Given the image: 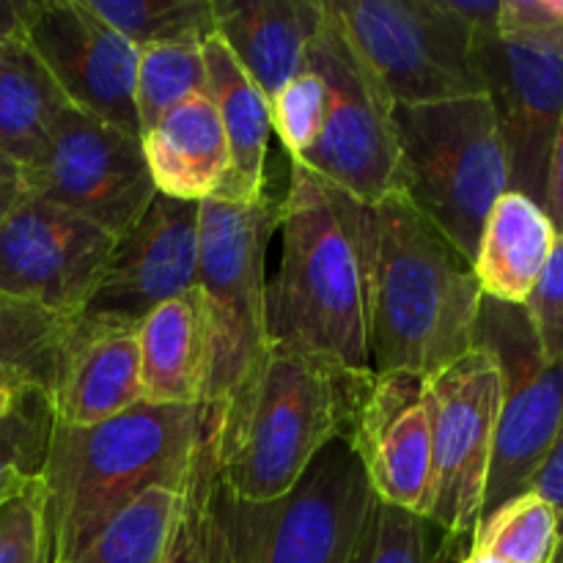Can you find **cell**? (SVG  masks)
I'll return each mask as SVG.
<instances>
[{"label":"cell","instance_id":"1","mask_svg":"<svg viewBox=\"0 0 563 563\" xmlns=\"http://www.w3.org/2000/svg\"><path fill=\"white\" fill-rule=\"evenodd\" d=\"M280 269L267 280L269 346L341 374H372L363 203L291 163Z\"/></svg>","mask_w":563,"mask_h":563},{"label":"cell","instance_id":"2","mask_svg":"<svg viewBox=\"0 0 563 563\" xmlns=\"http://www.w3.org/2000/svg\"><path fill=\"white\" fill-rule=\"evenodd\" d=\"M220 407L141 405L93 427L55 423L42 484L53 563L75 561L148 489L185 493Z\"/></svg>","mask_w":563,"mask_h":563},{"label":"cell","instance_id":"3","mask_svg":"<svg viewBox=\"0 0 563 563\" xmlns=\"http://www.w3.org/2000/svg\"><path fill=\"white\" fill-rule=\"evenodd\" d=\"M374 374L432 379L476 350L482 289L462 253L405 196L363 203Z\"/></svg>","mask_w":563,"mask_h":563},{"label":"cell","instance_id":"4","mask_svg":"<svg viewBox=\"0 0 563 563\" xmlns=\"http://www.w3.org/2000/svg\"><path fill=\"white\" fill-rule=\"evenodd\" d=\"M352 383V374L267 346L251 379L220 407L214 454L225 493L242 504L289 495L313 460L344 438Z\"/></svg>","mask_w":563,"mask_h":563},{"label":"cell","instance_id":"5","mask_svg":"<svg viewBox=\"0 0 563 563\" xmlns=\"http://www.w3.org/2000/svg\"><path fill=\"white\" fill-rule=\"evenodd\" d=\"M399 196L467 264L493 203L509 190V154L487 93L432 104H394Z\"/></svg>","mask_w":563,"mask_h":563},{"label":"cell","instance_id":"6","mask_svg":"<svg viewBox=\"0 0 563 563\" xmlns=\"http://www.w3.org/2000/svg\"><path fill=\"white\" fill-rule=\"evenodd\" d=\"M355 451L333 440L289 495L273 504H242L212 487L223 563H355L374 506Z\"/></svg>","mask_w":563,"mask_h":563},{"label":"cell","instance_id":"7","mask_svg":"<svg viewBox=\"0 0 563 563\" xmlns=\"http://www.w3.org/2000/svg\"><path fill=\"white\" fill-rule=\"evenodd\" d=\"M473 47L509 154V190L544 207L563 119V0H500L498 31L476 33Z\"/></svg>","mask_w":563,"mask_h":563},{"label":"cell","instance_id":"8","mask_svg":"<svg viewBox=\"0 0 563 563\" xmlns=\"http://www.w3.org/2000/svg\"><path fill=\"white\" fill-rule=\"evenodd\" d=\"M284 198L247 201L214 196L198 212V275L214 330V368L207 405L223 407L267 355V258L280 229Z\"/></svg>","mask_w":563,"mask_h":563},{"label":"cell","instance_id":"9","mask_svg":"<svg viewBox=\"0 0 563 563\" xmlns=\"http://www.w3.org/2000/svg\"><path fill=\"white\" fill-rule=\"evenodd\" d=\"M322 5V22L308 44L306 66L328 88V115L317 146L291 163L372 207L399 192L394 99L357 53L328 0Z\"/></svg>","mask_w":563,"mask_h":563},{"label":"cell","instance_id":"10","mask_svg":"<svg viewBox=\"0 0 563 563\" xmlns=\"http://www.w3.org/2000/svg\"><path fill=\"white\" fill-rule=\"evenodd\" d=\"M394 104L484 93L473 27L449 0H328Z\"/></svg>","mask_w":563,"mask_h":563},{"label":"cell","instance_id":"11","mask_svg":"<svg viewBox=\"0 0 563 563\" xmlns=\"http://www.w3.org/2000/svg\"><path fill=\"white\" fill-rule=\"evenodd\" d=\"M476 346L500 372V418L482 517L528 493L563 423V357L544 361L522 306L482 297Z\"/></svg>","mask_w":563,"mask_h":563},{"label":"cell","instance_id":"12","mask_svg":"<svg viewBox=\"0 0 563 563\" xmlns=\"http://www.w3.org/2000/svg\"><path fill=\"white\" fill-rule=\"evenodd\" d=\"M27 190L49 203L124 236L154 201L141 137L108 121L66 108L42 154L25 168Z\"/></svg>","mask_w":563,"mask_h":563},{"label":"cell","instance_id":"13","mask_svg":"<svg viewBox=\"0 0 563 563\" xmlns=\"http://www.w3.org/2000/svg\"><path fill=\"white\" fill-rule=\"evenodd\" d=\"M500 399L498 366L478 346L429 379L432 509L427 520L449 542L473 537L482 520Z\"/></svg>","mask_w":563,"mask_h":563},{"label":"cell","instance_id":"14","mask_svg":"<svg viewBox=\"0 0 563 563\" xmlns=\"http://www.w3.org/2000/svg\"><path fill=\"white\" fill-rule=\"evenodd\" d=\"M113 247L97 223L27 192L0 220V291L77 322Z\"/></svg>","mask_w":563,"mask_h":563},{"label":"cell","instance_id":"15","mask_svg":"<svg viewBox=\"0 0 563 563\" xmlns=\"http://www.w3.org/2000/svg\"><path fill=\"white\" fill-rule=\"evenodd\" d=\"M22 38L71 108L141 137L135 108L141 49L99 20L86 0H25Z\"/></svg>","mask_w":563,"mask_h":563},{"label":"cell","instance_id":"16","mask_svg":"<svg viewBox=\"0 0 563 563\" xmlns=\"http://www.w3.org/2000/svg\"><path fill=\"white\" fill-rule=\"evenodd\" d=\"M344 440L379 504L429 517L432 509V401L416 374H363L352 383Z\"/></svg>","mask_w":563,"mask_h":563},{"label":"cell","instance_id":"17","mask_svg":"<svg viewBox=\"0 0 563 563\" xmlns=\"http://www.w3.org/2000/svg\"><path fill=\"white\" fill-rule=\"evenodd\" d=\"M201 203L154 196L143 218L115 240L82 319L137 328L163 302L196 286Z\"/></svg>","mask_w":563,"mask_h":563},{"label":"cell","instance_id":"18","mask_svg":"<svg viewBox=\"0 0 563 563\" xmlns=\"http://www.w3.org/2000/svg\"><path fill=\"white\" fill-rule=\"evenodd\" d=\"M49 401L64 427H93L141 405L137 328L77 319Z\"/></svg>","mask_w":563,"mask_h":563},{"label":"cell","instance_id":"19","mask_svg":"<svg viewBox=\"0 0 563 563\" xmlns=\"http://www.w3.org/2000/svg\"><path fill=\"white\" fill-rule=\"evenodd\" d=\"M143 401L207 405L214 368V330L198 286L163 302L137 324Z\"/></svg>","mask_w":563,"mask_h":563},{"label":"cell","instance_id":"20","mask_svg":"<svg viewBox=\"0 0 563 563\" xmlns=\"http://www.w3.org/2000/svg\"><path fill=\"white\" fill-rule=\"evenodd\" d=\"M322 11V0H214V31L273 102L306 66Z\"/></svg>","mask_w":563,"mask_h":563},{"label":"cell","instance_id":"21","mask_svg":"<svg viewBox=\"0 0 563 563\" xmlns=\"http://www.w3.org/2000/svg\"><path fill=\"white\" fill-rule=\"evenodd\" d=\"M154 190L174 201L203 203L220 192L231 170L229 141L207 93L165 113L141 137Z\"/></svg>","mask_w":563,"mask_h":563},{"label":"cell","instance_id":"22","mask_svg":"<svg viewBox=\"0 0 563 563\" xmlns=\"http://www.w3.org/2000/svg\"><path fill=\"white\" fill-rule=\"evenodd\" d=\"M201 53L207 69V97L218 110L231 154V170L218 196L234 201L264 196L269 190L267 152L273 135L267 97L225 47L218 31L203 36Z\"/></svg>","mask_w":563,"mask_h":563},{"label":"cell","instance_id":"23","mask_svg":"<svg viewBox=\"0 0 563 563\" xmlns=\"http://www.w3.org/2000/svg\"><path fill=\"white\" fill-rule=\"evenodd\" d=\"M559 231L548 209L517 190H506L489 209L471 269L484 297L522 306L537 286Z\"/></svg>","mask_w":563,"mask_h":563},{"label":"cell","instance_id":"24","mask_svg":"<svg viewBox=\"0 0 563 563\" xmlns=\"http://www.w3.org/2000/svg\"><path fill=\"white\" fill-rule=\"evenodd\" d=\"M66 108L69 102L25 38L0 47V154L25 170Z\"/></svg>","mask_w":563,"mask_h":563},{"label":"cell","instance_id":"25","mask_svg":"<svg viewBox=\"0 0 563 563\" xmlns=\"http://www.w3.org/2000/svg\"><path fill=\"white\" fill-rule=\"evenodd\" d=\"M75 322L0 291V388L53 394Z\"/></svg>","mask_w":563,"mask_h":563},{"label":"cell","instance_id":"26","mask_svg":"<svg viewBox=\"0 0 563 563\" xmlns=\"http://www.w3.org/2000/svg\"><path fill=\"white\" fill-rule=\"evenodd\" d=\"M471 548L506 563H559L563 550L559 509L533 489L515 495L478 520Z\"/></svg>","mask_w":563,"mask_h":563},{"label":"cell","instance_id":"27","mask_svg":"<svg viewBox=\"0 0 563 563\" xmlns=\"http://www.w3.org/2000/svg\"><path fill=\"white\" fill-rule=\"evenodd\" d=\"M181 509L185 493L148 489L69 563H163Z\"/></svg>","mask_w":563,"mask_h":563},{"label":"cell","instance_id":"28","mask_svg":"<svg viewBox=\"0 0 563 563\" xmlns=\"http://www.w3.org/2000/svg\"><path fill=\"white\" fill-rule=\"evenodd\" d=\"M86 5L137 49L201 42L214 31V0H86Z\"/></svg>","mask_w":563,"mask_h":563},{"label":"cell","instance_id":"29","mask_svg":"<svg viewBox=\"0 0 563 563\" xmlns=\"http://www.w3.org/2000/svg\"><path fill=\"white\" fill-rule=\"evenodd\" d=\"M203 42V38H201ZM201 42H174L143 47L137 55L135 108L143 132L187 99L207 93Z\"/></svg>","mask_w":563,"mask_h":563},{"label":"cell","instance_id":"30","mask_svg":"<svg viewBox=\"0 0 563 563\" xmlns=\"http://www.w3.org/2000/svg\"><path fill=\"white\" fill-rule=\"evenodd\" d=\"M53 427L49 394L20 390L11 412L0 421V506L42 482Z\"/></svg>","mask_w":563,"mask_h":563},{"label":"cell","instance_id":"31","mask_svg":"<svg viewBox=\"0 0 563 563\" xmlns=\"http://www.w3.org/2000/svg\"><path fill=\"white\" fill-rule=\"evenodd\" d=\"M214 434H218V427L209 434L201 456H198L196 471L185 489V509H181L179 526H176L163 563H223L212 511V487L218 482Z\"/></svg>","mask_w":563,"mask_h":563},{"label":"cell","instance_id":"32","mask_svg":"<svg viewBox=\"0 0 563 563\" xmlns=\"http://www.w3.org/2000/svg\"><path fill=\"white\" fill-rule=\"evenodd\" d=\"M432 531L427 517L374 500L355 563H434Z\"/></svg>","mask_w":563,"mask_h":563},{"label":"cell","instance_id":"33","mask_svg":"<svg viewBox=\"0 0 563 563\" xmlns=\"http://www.w3.org/2000/svg\"><path fill=\"white\" fill-rule=\"evenodd\" d=\"M273 132L280 137V146L289 159H300L302 154L317 146L322 135L324 115H328V88L313 69L302 66L300 75L291 77L269 102Z\"/></svg>","mask_w":563,"mask_h":563},{"label":"cell","instance_id":"34","mask_svg":"<svg viewBox=\"0 0 563 563\" xmlns=\"http://www.w3.org/2000/svg\"><path fill=\"white\" fill-rule=\"evenodd\" d=\"M0 563H53L42 482L0 506Z\"/></svg>","mask_w":563,"mask_h":563},{"label":"cell","instance_id":"35","mask_svg":"<svg viewBox=\"0 0 563 563\" xmlns=\"http://www.w3.org/2000/svg\"><path fill=\"white\" fill-rule=\"evenodd\" d=\"M522 308H526L544 361L563 357V234L555 240L553 253Z\"/></svg>","mask_w":563,"mask_h":563},{"label":"cell","instance_id":"36","mask_svg":"<svg viewBox=\"0 0 563 563\" xmlns=\"http://www.w3.org/2000/svg\"><path fill=\"white\" fill-rule=\"evenodd\" d=\"M528 489H533V493H539L542 498H548L550 504L559 509L561 533H563V423L559 429V438H555L553 449H550V454L544 456L542 467H539V473L533 476L531 487ZM561 561H563V550H561Z\"/></svg>","mask_w":563,"mask_h":563},{"label":"cell","instance_id":"37","mask_svg":"<svg viewBox=\"0 0 563 563\" xmlns=\"http://www.w3.org/2000/svg\"><path fill=\"white\" fill-rule=\"evenodd\" d=\"M544 209H548L555 231L563 234V119L559 126V135H555L553 159H550V179H548V198H544Z\"/></svg>","mask_w":563,"mask_h":563},{"label":"cell","instance_id":"38","mask_svg":"<svg viewBox=\"0 0 563 563\" xmlns=\"http://www.w3.org/2000/svg\"><path fill=\"white\" fill-rule=\"evenodd\" d=\"M27 179L25 170L9 159L5 154H0V220L27 196Z\"/></svg>","mask_w":563,"mask_h":563},{"label":"cell","instance_id":"39","mask_svg":"<svg viewBox=\"0 0 563 563\" xmlns=\"http://www.w3.org/2000/svg\"><path fill=\"white\" fill-rule=\"evenodd\" d=\"M25 27V0H0V47L22 38Z\"/></svg>","mask_w":563,"mask_h":563},{"label":"cell","instance_id":"40","mask_svg":"<svg viewBox=\"0 0 563 563\" xmlns=\"http://www.w3.org/2000/svg\"><path fill=\"white\" fill-rule=\"evenodd\" d=\"M460 563H506V561H500L498 555H489V553H484V550H476V548H471V550H467V555H465V559H462Z\"/></svg>","mask_w":563,"mask_h":563},{"label":"cell","instance_id":"41","mask_svg":"<svg viewBox=\"0 0 563 563\" xmlns=\"http://www.w3.org/2000/svg\"><path fill=\"white\" fill-rule=\"evenodd\" d=\"M14 399H16L14 390L0 388V421H3V418L11 412V407H14Z\"/></svg>","mask_w":563,"mask_h":563},{"label":"cell","instance_id":"42","mask_svg":"<svg viewBox=\"0 0 563 563\" xmlns=\"http://www.w3.org/2000/svg\"><path fill=\"white\" fill-rule=\"evenodd\" d=\"M561 563H563V561H561Z\"/></svg>","mask_w":563,"mask_h":563}]
</instances>
